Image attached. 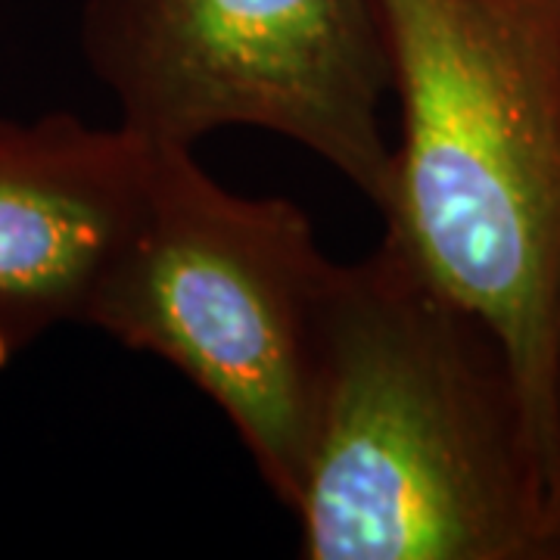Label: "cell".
<instances>
[{
  "instance_id": "obj_1",
  "label": "cell",
  "mask_w": 560,
  "mask_h": 560,
  "mask_svg": "<svg viewBox=\"0 0 560 560\" xmlns=\"http://www.w3.org/2000/svg\"><path fill=\"white\" fill-rule=\"evenodd\" d=\"M305 560H560V501L495 330L393 243L337 265Z\"/></svg>"
},
{
  "instance_id": "obj_2",
  "label": "cell",
  "mask_w": 560,
  "mask_h": 560,
  "mask_svg": "<svg viewBox=\"0 0 560 560\" xmlns=\"http://www.w3.org/2000/svg\"><path fill=\"white\" fill-rule=\"evenodd\" d=\"M399 140L383 241L504 346L560 501V0H381Z\"/></svg>"
},
{
  "instance_id": "obj_3",
  "label": "cell",
  "mask_w": 560,
  "mask_h": 560,
  "mask_svg": "<svg viewBox=\"0 0 560 560\" xmlns=\"http://www.w3.org/2000/svg\"><path fill=\"white\" fill-rule=\"evenodd\" d=\"M337 265L296 202L234 194L194 147L150 143L138 212L84 327L172 364L219 405L290 508L315 436Z\"/></svg>"
},
{
  "instance_id": "obj_4",
  "label": "cell",
  "mask_w": 560,
  "mask_h": 560,
  "mask_svg": "<svg viewBox=\"0 0 560 560\" xmlns=\"http://www.w3.org/2000/svg\"><path fill=\"white\" fill-rule=\"evenodd\" d=\"M81 54L121 128L147 143L275 131L383 202L393 81L381 0H84Z\"/></svg>"
},
{
  "instance_id": "obj_5",
  "label": "cell",
  "mask_w": 560,
  "mask_h": 560,
  "mask_svg": "<svg viewBox=\"0 0 560 560\" xmlns=\"http://www.w3.org/2000/svg\"><path fill=\"white\" fill-rule=\"evenodd\" d=\"M150 143L72 113L0 119V364L91 296L135 219Z\"/></svg>"
},
{
  "instance_id": "obj_6",
  "label": "cell",
  "mask_w": 560,
  "mask_h": 560,
  "mask_svg": "<svg viewBox=\"0 0 560 560\" xmlns=\"http://www.w3.org/2000/svg\"><path fill=\"white\" fill-rule=\"evenodd\" d=\"M555 418H558V436H560V315H558V334H555Z\"/></svg>"
}]
</instances>
